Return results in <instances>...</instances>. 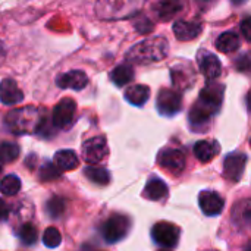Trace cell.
I'll return each instance as SVG.
<instances>
[{"label":"cell","mask_w":251,"mask_h":251,"mask_svg":"<svg viewBox=\"0 0 251 251\" xmlns=\"http://www.w3.org/2000/svg\"><path fill=\"white\" fill-rule=\"evenodd\" d=\"M7 128L13 134H32L40 132L47 124L46 110L37 109L34 106H26L21 109H13L6 115L4 119Z\"/></svg>","instance_id":"cell-1"},{"label":"cell","mask_w":251,"mask_h":251,"mask_svg":"<svg viewBox=\"0 0 251 251\" xmlns=\"http://www.w3.org/2000/svg\"><path fill=\"white\" fill-rule=\"evenodd\" d=\"M168 51H169L168 41L163 37H153L135 44L126 53V59L128 62H134L140 65L151 63L165 59L168 56Z\"/></svg>","instance_id":"cell-2"},{"label":"cell","mask_w":251,"mask_h":251,"mask_svg":"<svg viewBox=\"0 0 251 251\" xmlns=\"http://www.w3.org/2000/svg\"><path fill=\"white\" fill-rule=\"evenodd\" d=\"M128 229H129V219L126 216L112 215L104 222V225L101 228V234L107 243L113 244V243L121 241L128 234Z\"/></svg>","instance_id":"cell-3"},{"label":"cell","mask_w":251,"mask_h":251,"mask_svg":"<svg viewBox=\"0 0 251 251\" xmlns=\"http://www.w3.org/2000/svg\"><path fill=\"white\" fill-rule=\"evenodd\" d=\"M153 240L166 249H172L178 244L179 240V228L169 222H159L151 229Z\"/></svg>","instance_id":"cell-4"},{"label":"cell","mask_w":251,"mask_h":251,"mask_svg":"<svg viewBox=\"0 0 251 251\" xmlns=\"http://www.w3.org/2000/svg\"><path fill=\"white\" fill-rule=\"evenodd\" d=\"M107 143L104 137H94L82 144V159L88 165H97L107 156Z\"/></svg>","instance_id":"cell-5"},{"label":"cell","mask_w":251,"mask_h":251,"mask_svg":"<svg viewBox=\"0 0 251 251\" xmlns=\"http://www.w3.org/2000/svg\"><path fill=\"white\" fill-rule=\"evenodd\" d=\"M76 103L72 99L60 100L53 109V124L60 129H68L75 119Z\"/></svg>","instance_id":"cell-6"},{"label":"cell","mask_w":251,"mask_h":251,"mask_svg":"<svg viewBox=\"0 0 251 251\" xmlns=\"http://www.w3.org/2000/svg\"><path fill=\"white\" fill-rule=\"evenodd\" d=\"M157 163L165 171L179 175L185 168V154L178 149H165L157 156Z\"/></svg>","instance_id":"cell-7"},{"label":"cell","mask_w":251,"mask_h":251,"mask_svg":"<svg viewBox=\"0 0 251 251\" xmlns=\"http://www.w3.org/2000/svg\"><path fill=\"white\" fill-rule=\"evenodd\" d=\"M182 99L181 94L168 88L160 90L157 96V109L163 116H174L181 110Z\"/></svg>","instance_id":"cell-8"},{"label":"cell","mask_w":251,"mask_h":251,"mask_svg":"<svg viewBox=\"0 0 251 251\" xmlns=\"http://www.w3.org/2000/svg\"><path fill=\"white\" fill-rule=\"evenodd\" d=\"M137 0H100L99 3V15L106 18H119L125 16L124 10L135 9Z\"/></svg>","instance_id":"cell-9"},{"label":"cell","mask_w":251,"mask_h":251,"mask_svg":"<svg viewBox=\"0 0 251 251\" xmlns=\"http://www.w3.org/2000/svg\"><path fill=\"white\" fill-rule=\"evenodd\" d=\"M224 91L225 87L222 84L218 82H210L207 84L201 91H200V97L199 101H201L204 106H207L209 109H212L215 113L219 110L222 100H224Z\"/></svg>","instance_id":"cell-10"},{"label":"cell","mask_w":251,"mask_h":251,"mask_svg":"<svg viewBox=\"0 0 251 251\" xmlns=\"http://www.w3.org/2000/svg\"><path fill=\"white\" fill-rule=\"evenodd\" d=\"M246 163H247V156L244 153H232L229 156H226L225 162H224V175L225 178H228L229 181H240V178L243 176V172L246 169Z\"/></svg>","instance_id":"cell-11"},{"label":"cell","mask_w":251,"mask_h":251,"mask_svg":"<svg viewBox=\"0 0 251 251\" xmlns=\"http://www.w3.org/2000/svg\"><path fill=\"white\" fill-rule=\"evenodd\" d=\"M199 68L200 72L207 78V79H216L221 75L222 71V63L221 60L210 51L201 50L199 53Z\"/></svg>","instance_id":"cell-12"},{"label":"cell","mask_w":251,"mask_h":251,"mask_svg":"<svg viewBox=\"0 0 251 251\" xmlns=\"http://www.w3.org/2000/svg\"><path fill=\"white\" fill-rule=\"evenodd\" d=\"M199 204L206 216H216L224 210V199L215 191H203L199 197Z\"/></svg>","instance_id":"cell-13"},{"label":"cell","mask_w":251,"mask_h":251,"mask_svg":"<svg viewBox=\"0 0 251 251\" xmlns=\"http://www.w3.org/2000/svg\"><path fill=\"white\" fill-rule=\"evenodd\" d=\"M88 84V76L82 71H69L57 76V85L60 88H72V90H82Z\"/></svg>","instance_id":"cell-14"},{"label":"cell","mask_w":251,"mask_h":251,"mask_svg":"<svg viewBox=\"0 0 251 251\" xmlns=\"http://www.w3.org/2000/svg\"><path fill=\"white\" fill-rule=\"evenodd\" d=\"M24 94L22 90L18 87V84L13 79H3L0 82V101L3 104H16L22 101Z\"/></svg>","instance_id":"cell-15"},{"label":"cell","mask_w":251,"mask_h":251,"mask_svg":"<svg viewBox=\"0 0 251 251\" xmlns=\"http://www.w3.org/2000/svg\"><path fill=\"white\" fill-rule=\"evenodd\" d=\"M201 25L199 22L178 21L174 24V34L179 41H190L200 35Z\"/></svg>","instance_id":"cell-16"},{"label":"cell","mask_w":251,"mask_h":251,"mask_svg":"<svg viewBox=\"0 0 251 251\" xmlns=\"http://www.w3.org/2000/svg\"><path fill=\"white\" fill-rule=\"evenodd\" d=\"M185 6V0H157L156 13L159 19L169 21L176 16Z\"/></svg>","instance_id":"cell-17"},{"label":"cell","mask_w":251,"mask_h":251,"mask_svg":"<svg viewBox=\"0 0 251 251\" xmlns=\"http://www.w3.org/2000/svg\"><path fill=\"white\" fill-rule=\"evenodd\" d=\"M172 82L178 90H187L194 81V74L188 65H176L172 68Z\"/></svg>","instance_id":"cell-18"},{"label":"cell","mask_w":251,"mask_h":251,"mask_svg":"<svg viewBox=\"0 0 251 251\" xmlns=\"http://www.w3.org/2000/svg\"><path fill=\"white\" fill-rule=\"evenodd\" d=\"M53 163L56 165V168L60 172H68V171H74L78 168L79 160L78 156L75 154V151L72 150H60L54 154Z\"/></svg>","instance_id":"cell-19"},{"label":"cell","mask_w":251,"mask_h":251,"mask_svg":"<svg viewBox=\"0 0 251 251\" xmlns=\"http://www.w3.org/2000/svg\"><path fill=\"white\" fill-rule=\"evenodd\" d=\"M169 190H168V185L159 179V178H151L144 191H143V196L147 199V200H151V201H159V200H163L166 196H168Z\"/></svg>","instance_id":"cell-20"},{"label":"cell","mask_w":251,"mask_h":251,"mask_svg":"<svg viewBox=\"0 0 251 251\" xmlns=\"http://www.w3.org/2000/svg\"><path fill=\"white\" fill-rule=\"evenodd\" d=\"M232 221L237 226L251 225V199L241 200L232 209Z\"/></svg>","instance_id":"cell-21"},{"label":"cell","mask_w":251,"mask_h":251,"mask_svg":"<svg viewBox=\"0 0 251 251\" xmlns=\"http://www.w3.org/2000/svg\"><path fill=\"white\" fill-rule=\"evenodd\" d=\"M218 153H219V146L216 141L203 140V141L196 143L194 146V154L203 163H209Z\"/></svg>","instance_id":"cell-22"},{"label":"cell","mask_w":251,"mask_h":251,"mask_svg":"<svg viewBox=\"0 0 251 251\" xmlns=\"http://www.w3.org/2000/svg\"><path fill=\"white\" fill-rule=\"evenodd\" d=\"M215 115V112L212 109H209L207 106H204L201 101H196V104L191 107L190 110V122L193 126H203L204 124H207L210 121V118Z\"/></svg>","instance_id":"cell-23"},{"label":"cell","mask_w":251,"mask_h":251,"mask_svg":"<svg viewBox=\"0 0 251 251\" xmlns=\"http://www.w3.org/2000/svg\"><path fill=\"white\" fill-rule=\"evenodd\" d=\"M216 47L222 53H232L240 47V35L234 31L224 32L216 40Z\"/></svg>","instance_id":"cell-24"},{"label":"cell","mask_w":251,"mask_h":251,"mask_svg":"<svg viewBox=\"0 0 251 251\" xmlns=\"http://www.w3.org/2000/svg\"><path fill=\"white\" fill-rule=\"evenodd\" d=\"M149 97H150V88L141 84L129 87L125 93V99L134 106H143L149 100Z\"/></svg>","instance_id":"cell-25"},{"label":"cell","mask_w":251,"mask_h":251,"mask_svg":"<svg viewBox=\"0 0 251 251\" xmlns=\"http://www.w3.org/2000/svg\"><path fill=\"white\" fill-rule=\"evenodd\" d=\"M132 78H134V69H132L131 65H126V63L116 66V68L112 71V74H110V79H112V81L115 82V85H118V87L126 85L128 82L132 81Z\"/></svg>","instance_id":"cell-26"},{"label":"cell","mask_w":251,"mask_h":251,"mask_svg":"<svg viewBox=\"0 0 251 251\" xmlns=\"http://www.w3.org/2000/svg\"><path fill=\"white\" fill-rule=\"evenodd\" d=\"M84 174H85V176H87L91 182L99 184V185H107L109 181H110L109 172H107L106 169H103V168L88 166V168H85Z\"/></svg>","instance_id":"cell-27"},{"label":"cell","mask_w":251,"mask_h":251,"mask_svg":"<svg viewBox=\"0 0 251 251\" xmlns=\"http://www.w3.org/2000/svg\"><path fill=\"white\" fill-rule=\"evenodd\" d=\"M21 190V179L16 175H7L0 181V191L4 196H15Z\"/></svg>","instance_id":"cell-28"},{"label":"cell","mask_w":251,"mask_h":251,"mask_svg":"<svg viewBox=\"0 0 251 251\" xmlns=\"http://www.w3.org/2000/svg\"><path fill=\"white\" fill-rule=\"evenodd\" d=\"M66 201L62 197H51L46 204V212L51 219H57L65 213Z\"/></svg>","instance_id":"cell-29"},{"label":"cell","mask_w":251,"mask_h":251,"mask_svg":"<svg viewBox=\"0 0 251 251\" xmlns=\"http://www.w3.org/2000/svg\"><path fill=\"white\" fill-rule=\"evenodd\" d=\"M19 156V147L15 143H1L0 144V162L10 163L15 162Z\"/></svg>","instance_id":"cell-30"},{"label":"cell","mask_w":251,"mask_h":251,"mask_svg":"<svg viewBox=\"0 0 251 251\" xmlns=\"http://www.w3.org/2000/svg\"><path fill=\"white\" fill-rule=\"evenodd\" d=\"M60 241H62V235L59 232V229H56L54 226H50L44 231V235H43V243L46 247L49 249H56L60 246Z\"/></svg>","instance_id":"cell-31"},{"label":"cell","mask_w":251,"mask_h":251,"mask_svg":"<svg viewBox=\"0 0 251 251\" xmlns=\"http://www.w3.org/2000/svg\"><path fill=\"white\" fill-rule=\"evenodd\" d=\"M60 176V171L56 168L54 163H44L40 169V174H38V178L40 181L43 182H50V181H54Z\"/></svg>","instance_id":"cell-32"},{"label":"cell","mask_w":251,"mask_h":251,"mask_svg":"<svg viewBox=\"0 0 251 251\" xmlns=\"http://www.w3.org/2000/svg\"><path fill=\"white\" fill-rule=\"evenodd\" d=\"M19 238L25 246H32L37 241V228L32 224H25L19 229Z\"/></svg>","instance_id":"cell-33"},{"label":"cell","mask_w":251,"mask_h":251,"mask_svg":"<svg viewBox=\"0 0 251 251\" xmlns=\"http://www.w3.org/2000/svg\"><path fill=\"white\" fill-rule=\"evenodd\" d=\"M235 68L241 72H249L251 71V54L244 53L235 60Z\"/></svg>","instance_id":"cell-34"},{"label":"cell","mask_w":251,"mask_h":251,"mask_svg":"<svg viewBox=\"0 0 251 251\" xmlns=\"http://www.w3.org/2000/svg\"><path fill=\"white\" fill-rule=\"evenodd\" d=\"M241 32L246 37V40L251 43V16L243 19V22H241Z\"/></svg>","instance_id":"cell-35"},{"label":"cell","mask_w":251,"mask_h":251,"mask_svg":"<svg viewBox=\"0 0 251 251\" xmlns=\"http://www.w3.org/2000/svg\"><path fill=\"white\" fill-rule=\"evenodd\" d=\"M7 215H9V210H7V206H6V203L0 199V222H3V221H6V218H7Z\"/></svg>","instance_id":"cell-36"},{"label":"cell","mask_w":251,"mask_h":251,"mask_svg":"<svg viewBox=\"0 0 251 251\" xmlns=\"http://www.w3.org/2000/svg\"><path fill=\"white\" fill-rule=\"evenodd\" d=\"M247 106H249V110L251 112V91L249 93V96H247Z\"/></svg>","instance_id":"cell-37"},{"label":"cell","mask_w":251,"mask_h":251,"mask_svg":"<svg viewBox=\"0 0 251 251\" xmlns=\"http://www.w3.org/2000/svg\"><path fill=\"white\" fill-rule=\"evenodd\" d=\"M212 1H215V0H199L200 4H207V3H212Z\"/></svg>","instance_id":"cell-38"},{"label":"cell","mask_w":251,"mask_h":251,"mask_svg":"<svg viewBox=\"0 0 251 251\" xmlns=\"http://www.w3.org/2000/svg\"><path fill=\"white\" fill-rule=\"evenodd\" d=\"M243 1H246V0H232L234 4H240V3H243Z\"/></svg>","instance_id":"cell-39"},{"label":"cell","mask_w":251,"mask_h":251,"mask_svg":"<svg viewBox=\"0 0 251 251\" xmlns=\"http://www.w3.org/2000/svg\"><path fill=\"white\" fill-rule=\"evenodd\" d=\"M247 251H251V244L249 246V247H247Z\"/></svg>","instance_id":"cell-40"},{"label":"cell","mask_w":251,"mask_h":251,"mask_svg":"<svg viewBox=\"0 0 251 251\" xmlns=\"http://www.w3.org/2000/svg\"><path fill=\"white\" fill-rule=\"evenodd\" d=\"M0 174H1V165H0Z\"/></svg>","instance_id":"cell-41"},{"label":"cell","mask_w":251,"mask_h":251,"mask_svg":"<svg viewBox=\"0 0 251 251\" xmlns=\"http://www.w3.org/2000/svg\"><path fill=\"white\" fill-rule=\"evenodd\" d=\"M159 251H169V250H159Z\"/></svg>","instance_id":"cell-42"},{"label":"cell","mask_w":251,"mask_h":251,"mask_svg":"<svg viewBox=\"0 0 251 251\" xmlns=\"http://www.w3.org/2000/svg\"><path fill=\"white\" fill-rule=\"evenodd\" d=\"M250 144H251V140H250Z\"/></svg>","instance_id":"cell-43"}]
</instances>
